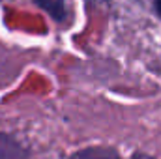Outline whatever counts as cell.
<instances>
[{
    "mask_svg": "<svg viewBox=\"0 0 161 159\" xmlns=\"http://www.w3.org/2000/svg\"><path fill=\"white\" fill-rule=\"evenodd\" d=\"M41 9H45L53 19L56 21H64L66 19V2L64 0H34Z\"/></svg>",
    "mask_w": 161,
    "mask_h": 159,
    "instance_id": "obj_2",
    "label": "cell"
},
{
    "mask_svg": "<svg viewBox=\"0 0 161 159\" xmlns=\"http://www.w3.org/2000/svg\"><path fill=\"white\" fill-rule=\"evenodd\" d=\"M133 159H152V157H148V156H142V154H137V156H133Z\"/></svg>",
    "mask_w": 161,
    "mask_h": 159,
    "instance_id": "obj_5",
    "label": "cell"
},
{
    "mask_svg": "<svg viewBox=\"0 0 161 159\" xmlns=\"http://www.w3.org/2000/svg\"><path fill=\"white\" fill-rule=\"evenodd\" d=\"M156 9H158V13L161 17V0H156Z\"/></svg>",
    "mask_w": 161,
    "mask_h": 159,
    "instance_id": "obj_4",
    "label": "cell"
},
{
    "mask_svg": "<svg viewBox=\"0 0 161 159\" xmlns=\"http://www.w3.org/2000/svg\"><path fill=\"white\" fill-rule=\"evenodd\" d=\"M71 159H120L116 156L114 150H109V148H86V150H80L77 154H73Z\"/></svg>",
    "mask_w": 161,
    "mask_h": 159,
    "instance_id": "obj_3",
    "label": "cell"
},
{
    "mask_svg": "<svg viewBox=\"0 0 161 159\" xmlns=\"http://www.w3.org/2000/svg\"><path fill=\"white\" fill-rule=\"evenodd\" d=\"M26 148L11 135L0 133V159H26Z\"/></svg>",
    "mask_w": 161,
    "mask_h": 159,
    "instance_id": "obj_1",
    "label": "cell"
}]
</instances>
